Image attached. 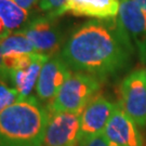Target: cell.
<instances>
[{"mask_svg": "<svg viewBox=\"0 0 146 146\" xmlns=\"http://www.w3.org/2000/svg\"><path fill=\"white\" fill-rule=\"evenodd\" d=\"M135 53L128 31L117 16L80 24L69 34L60 55L74 72L106 80L128 70Z\"/></svg>", "mask_w": 146, "mask_h": 146, "instance_id": "1", "label": "cell"}, {"mask_svg": "<svg viewBox=\"0 0 146 146\" xmlns=\"http://www.w3.org/2000/svg\"><path fill=\"white\" fill-rule=\"evenodd\" d=\"M50 113L28 96L0 111V146H43Z\"/></svg>", "mask_w": 146, "mask_h": 146, "instance_id": "2", "label": "cell"}, {"mask_svg": "<svg viewBox=\"0 0 146 146\" xmlns=\"http://www.w3.org/2000/svg\"><path fill=\"white\" fill-rule=\"evenodd\" d=\"M102 87V80L93 75L75 72L63 84L47 108L53 113H82Z\"/></svg>", "mask_w": 146, "mask_h": 146, "instance_id": "3", "label": "cell"}, {"mask_svg": "<svg viewBox=\"0 0 146 146\" xmlns=\"http://www.w3.org/2000/svg\"><path fill=\"white\" fill-rule=\"evenodd\" d=\"M15 33L24 35L34 44L37 52L49 58L60 54L65 42L62 29L58 24V17L49 13L31 17Z\"/></svg>", "mask_w": 146, "mask_h": 146, "instance_id": "4", "label": "cell"}, {"mask_svg": "<svg viewBox=\"0 0 146 146\" xmlns=\"http://www.w3.org/2000/svg\"><path fill=\"white\" fill-rule=\"evenodd\" d=\"M118 106L139 128L146 127V73L135 69L125 76L120 84Z\"/></svg>", "mask_w": 146, "mask_h": 146, "instance_id": "5", "label": "cell"}, {"mask_svg": "<svg viewBox=\"0 0 146 146\" xmlns=\"http://www.w3.org/2000/svg\"><path fill=\"white\" fill-rule=\"evenodd\" d=\"M81 113H53L48 121L43 146H80Z\"/></svg>", "mask_w": 146, "mask_h": 146, "instance_id": "6", "label": "cell"}, {"mask_svg": "<svg viewBox=\"0 0 146 146\" xmlns=\"http://www.w3.org/2000/svg\"><path fill=\"white\" fill-rule=\"evenodd\" d=\"M119 17L134 44L137 58L146 63V10L133 0H119Z\"/></svg>", "mask_w": 146, "mask_h": 146, "instance_id": "7", "label": "cell"}, {"mask_svg": "<svg viewBox=\"0 0 146 146\" xmlns=\"http://www.w3.org/2000/svg\"><path fill=\"white\" fill-rule=\"evenodd\" d=\"M118 104L98 93L84 107L80 117L81 140L103 133Z\"/></svg>", "mask_w": 146, "mask_h": 146, "instance_id": "8", "label": "cell"}, {"mask_svg": "<svg viewBox=\"0 0 146 146\" xmlns=\"http://www.w3.org/2000/svg\"><path fill=\"white\" fill-rule=\"evenodd\" d=\"M72 72L73 70L61 58L60 54H56L50 58L42 66L35 88L39 101L50 103L61 90L63 84L70 77V75L73 74Z\"/></svg>", "mask_w": 146, "mask_h": 146, "instance_id": "9", "label": "cell"}, {"mask_svg": "<svg viewBox=\"0 0 146 146\" xmlns=\"http://www.w3.org/2000/svg\"><path fill=\"white\" fill-rule=\"evenodd\" d=\"M103 134L110 146H145L139 127L119 106L111 115Z\"/></svg>", "mask_w": 146, "mask_h": 146, "instance_id": "10", "label": "cell"}, {"mask_svg": "<svg viewBox=\"0 0 146 146\" xmlns=\"http://www.w3.org/2000/svg\"><path fill=\"white\" fill-rule=\"evenodd\" d=\"M119 7V0H67L60 10L49 14L56 17L64 14H72L90 17L92 20H106L117 17Z\"/></svg>", "mask_w": 146, "mask_h": 146, "instance_id": "11", "label": "cell"}, {"mask_svg": "<svg viewBox=\"0 0 146 146\" xmlns=\"http://www.w3.org/2000/svg\"><path fill=\"white\" fill-rule=\"evenodd\" d=\"M51 58L40 54L35 62L26 69L13 70L5 76V82L9 84L19 93V101L31 96L33 89L36 88L37 81L42 69V66Z\"/></svg>", "mask_w": 146, "mask_h": 146, "instance_id": "12", "label": "cell"}, {"mask_svg": "<svg viewBox=\"0 0 146 146\" xmlns=\"http://www.w3.org/2000/svg\"><path fill=\"white\" fill-rule=\"evenodd\" d=\"M31 19L29 11L13 0H0V41L20 31Z\"/></svg>", "mask_w": 146, "mask_h": 146, "instance_id": "13", "label": "cell"}, {"mask_svg": "<svg viewBox=\"0 0 146 146\" xmlns=\"http://www.w3.org/2000/svg\"><path fill=\"white\" fill-rule=\"evenodd\" d=\"M2 56H14L23 54H36L37 50L26 37L14 33L0 41Z\"/></svg>", "mask_w": 146, "mask_h": 146, "instance_id": "14", "label": "cell"}, {"mask_svg": "<svg viewBox=\"0 0 146 146\" xmlns=\"http://www.w3.org/2000/svg\"><path fill=\"white\" fill-rule=\"evenodd\" d=\"M19 101V93L9 84L0 80V111Z\"/></svg>", "mask_w": 146, "mask_h": 146, "instance_id": "15", "label": "cell"}, {"mask_svg": "<svg viewBox=\"0 0 146 146\" xmlns=\"http://www.w3.org/2000/svg\"><path fill=\"white\" fill-rule=\"evenodd\" d=\"M67 0H39L38 9L44 13H55L66 3Z\"/></svg>", "mask_w": 146, "mask_h": 146, "instance_id": "16", "label": "cell"}, {"mask_svg": "<svg viewBox=\"0 0 146 146\" xmlns=\"http://www.w3.org/2000/svg\"><path fill=\"white\" fill-rule=\"evenodd\" d=\"M80 146H110L103 133L81 140Z\"/></svg>", "mask_w": 146, "mask_h": 146, "instance_id": "17", "label": "cell"}, {"mask_svg": "<svg viewBox=\"0 0 146 146\" xmlns=\"http://www.w3.org/2000/svg\"><path fill=\"white\" fill-rule=\"evenodd\" d=\"M13 1L27 11H31L34 9V7L38 5L39 2V0H13Z\"/></svg>", "mask_w": 146, "mask_h": 146, "instance_id": "18", "label": "cell"}, {"mask_svg": "<svg viewBox=\"0 0 146 146\" xmlns=\"http://www.w3.org/2000/svg\"><path fill=\"white\" fill-rule=\"evenodd\" d=\"M133 1L136 2L141 8H143V9H145L146 10V0H133Z\"/></svg>", "mask_w": 146, "mask_h": 146, "instance_id": "19", "label": "cell"}, {"mask_svg": "<svg viewBox=\"0 0 146 146\" xmlns=\"http://www.w3.org/2000/svg\"><path fill=\"white\" fill-rule=\"evenodd\" d=\"M1 62H2V54H1V46H0V72H1Z\"/></svg>", "mask_w": 146, "mask_h": 146, "instance_id": "20", "label": "cell"}, {"mask_svg": "<svg viewBox=\"0 0 146 146\" xmlns=\"http://www.w3.org/2000/svg\"><path fill=\"white\" fill-rule=\"evenodd\" d=\"M145 73H146V69H145Z\"/></svg>", "mask_w": 146, "mask_h": 146, "instance_id": "21", "label": "cell"}]
</instances>
